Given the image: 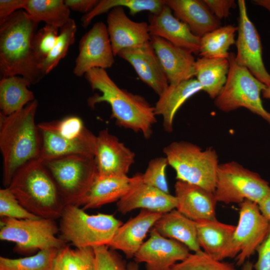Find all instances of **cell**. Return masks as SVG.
Here are the masks:
<instances>
[{
	"label": "cell",
	"mask_w": 270,
	"mask_h": 270,
	"mask_svg": "<svg viewBox=\"0 0 270 270\" xmlns=\"http://www.w3.org/2000/svg\"><path fill=\"white\" fill-rule=\"evenodd\" d=\"M38 22L18 10L0 24V72L2 78L20 75L32 84L46 75L33 48Z\"/></svg>",
	"instance_id": "cell-1"
},
{
	"label": "cell",
	"mask_w": 270,
	"mask_h": 270,
	"mask_svg": "<svg viewBox=\"0 0 270 270\" xmlns=\"http://www.w3.org/2000/svg\"><path fill=\"white\" fill-rule=\"evenodd\" d=\"M84 76L92 90L102 94L88 98L90 107L94 108L102 102L109 104L111 118L116 120L118 126L140 132L146 139L150 138L152 126L156 122L154 106L143 96L118 87L104 69L94 68Z\"/></svg>",
	"instance_id": "cell-2"
},
{
	"label": "cell",
	"mask_w": 270,
	"mask_h": 270,
	"mask_svg": "<svg viewBox=\"0 0 270 270\" xmlns=\"http://www.w3.org/2000/svg\"><path fill=\"white\" fill-rule=\"evenodd\" d=\"M36 99L9 116L0 113V149L3 158V184L7 188L16 171L40 159L41 139L35 116Z\"/></svg>",
	"instance_id": "cell-3"
},
{
	"label": "cell",
	"mask_w": 270,
	"mask_h": 270,
	"mask_svg": "<svg viewBox=\"0 0 270 270\" xmlns=\"http://www.w3.org/2000/svg\"><path fill=\"white\" fill-rule=\"evenodd\" d=\"M8 188L30 212L44 218H60L66 205L40 159L19 168Z\"/></svg>",
	"instance_id": "cell-4"
},
{
	"label": "cell",
	"mask_w": 270,
	"mask_h": 270,
	"mask_svg": "<svg viewBox=\"0 0 270 270\" xmlns=\"http://www.w3.org/2000/svg\"><path fill=\"white\" fill-rule=\"evenodd\" d=\"M37 126L41 139V160L73 154L95 156L97 137L80 118L68 116Z\"/></svg>",
	"instance_id": "cell-5"
},
{
	"label": "cell",
	"mask_w": 270,
	"mask_h": 270,
	"mask_svg": "<svg viewBox=\"0 0 270 270\" xmlns=\"http://www.w3.org/2000/svg\"><path fill=\"white\" fill-rule=\"evenodd\" d=\"M122 222L112 214L90 215L74 205H66L60 218L58 237L76 248L107 246Z\"/></svg>",
	"instance_id": "cell-6"
},
{
	"label": "cell",
	"mask_w": 270,
	"mask_h": 270,
	"mask_svg": "<svg viewBox=\"0 0 270 270\" xmlns=\"http://www.w3.org/2000/svg\"><path fill=\"white\" fill-rule=\"evenodd\" d=\"M42 162L65 205L82 206L97 174L94 156L73 154Z\"/></svg>",
	"instance_id": "cell-7"
},
{
	"label": "cell",
	"mask_w": 270,
	"mask_h": 270,
	"mask_svg": "<svg viewBox=\"0 0 270 270\" xmlns=\"http://www.w3.org/2000/svg\"><path fill=\"white\" fill-rule=\"evenodd\" d=\"M163 152L168 165L176 172V179L198 186L214 193L218 156L210 148L202 150L198 146L186 142H174Z\"/></svg>",
	"instance_id": "cell-8"
},
{
	"label": "cell",
	"mask_w": 270,
	"mask_h": 270,
	"mask_svg": "<svg viewBox=\"0 0 270 270\" xmlns=\"http://www.w3.org/2000/svg\"><path fill=\"white\" fill-rule=\"evenodd\" d=\"M230 69L226 82L214 99L216 106L228 112L245 108L265 120L270 126V113L262 104L260 93L267 86L256 79L245 67L238 65L236 54L230 52Z\"/></svg>",
	"instance_id": "cell-9"
},
{
	"label": "cell",
	"mask_w": 270,
	"mask_h": 270,
	"mask_svg": "<svg viewBox=\"0 0 270 270\" xmlns=\"http://www.w3.org/2000/svg\"><path fill=\"white\" fill-rule=\"evenodd\" d=\"M58 233L54 220L5 217L0 220V240L14 242V250L20 254L31 255L48 248H62L67 242L58 236Z\"/></svg>",
	"instance_id": "cell-10"
},
{
	"label": "cell",
	"mask_w": 270,
	"mask_h": 270,
	"mask_svg": "<svg viewBox=\"0 0 270 270\" xmlns=\"http://www.w3.org/2000/svg\"><path fill=\"white\" fill-rule=\"evenodd\" d=\"M270 189L259 174L234 161L218 165L214 196L218 202L240 204L246 200L258 204Z\"/></svg>",
	"instance_id": "cell-11"
},
{
	"label": "cell",
	"mask_w": 270,
	"mask_h": 270,
	"mask_svg": "<svg viewBox=\"0 0 270 270\" xmlns=\"http://www.w3.org/2000/svg\"><path fill=\"white\" fill-rule=\"evenodd\" d=\"M239 220L222 260L235 258L236 265H242L266 238L270 221L260 212L258 204L246 200L238 204Z\"/></svg>",
	"instance_id": "cell-12"
},
{
	"label": "cell",
	"mask_w": 270,
	"mask_h": 270,
	"mask_svg": "<svg viewBox=\"0 0 270 270\" xmlns=\"http://www.w3.org/2000/svg\"><path fill=\"white\" fill-rule=\"evenodd\" d=\"M239 9L238 38L236 45V63L246 68L259 81L270 86V74L262 58V45L259 34L250 20L244 0H238Z\"/></svg>",
	"instance_id": "cell-13"
},
{
	"label": "cell",
	"mask_w": 270,
	"mask_h": 270,
	"mask_svg": "<svg viewBox=\"0 0 270 270\" xmlns=\"http://www.w3.org/2000/svg\"><path fill=\"white\" fill-rule=\"evenodd\" d=\"M114 56L107 26L102 22H96L80 40L73 72L80 77L94 68H110Z\"/></svg>",
	"instance_id": "cell-14"
},
{
	"label": "cell",
	"mask_w": 270,
	"mask_h": 270,
	"mask_svg": "<svg viewBox=\"0 0 270 270\" xmlns=\"http://www.w3.org/2000/svg\"><path fill=\"white\" fill-rule=\"evenodd\" d=\"M150 232V238L134 256L135 262H145L146 270H170L176 262L183 261L190 254L180 242L163 237L153 228Z\"/></svg>",
	"instance_id": "cell-15"
},
{
	"label": "cell",
	"mask_w": 270,
	"mask_h": 270,
	"mask_svg": "<svg viewBox=\"0 0 270 270\" xmlns=\"http://www.w3.org/2000/svg\"><path fill=\"white\" fill-rule=\"evenodd\" d=\"M95 160L97 175L127 176L135 161V154L108 129L100 130L96 136Z\"/></svg>",
	"instance_id": "cell-16"
},
{
	"label": "cell",
	"mask_w": 270,
	"mask_h": 270,
	"mask_svg": "<svg viewBox=\"0 0 270 270\" xmlns=\"http://www.w3.org/2000/svg\"><path fill=\"white\" fill-rule=\"evenodd\" d=\"M131 178L129 190L118 202L117 208L120 212L126 214L140 208L163 214L176 208L175 196L144 184L142 174L138 173Z\"/></svg>",
	"instance_id": "cell-17"
},
{
	"label": "cell",
	"mask_w": 270,
	"mask_h": 270,
	"mask_svg": "<svg viewBox=\"0 0 270 270\" xmlns=\"http://www.w3.org/2000/svg\"><path fill=\"white\" fill-rule=\"evenodd\" d=\"M150 42L166 74L169 85L174 86L193 78L195 58L192 53L170 42L150 36Z\"/></svg>",
	"instance_id": "cell-18"
},
{
	"label": "cell",
	"mask_w": 270,
	"mask_h": 270,
	"mask_svg": "<svg viewBox=\"0 0 270 270\" xmlns=\"http://www.w3.org/2000/svg\"><path fill=\"white\" fill-rule=\"evenodd\" d=\"M123 8H113L107 16V28L114 56L123 49L141 46L150 38L148 24L132 20Z\"/></svg>",
	"instance_id": "cell-19"
},
{
	"label": "cell",
	"mask_w": 270,
	"mask_h": 270,
	"mask_svg": "<svg viewBox=\"0 0 270 270\" xmlns=\"http://www.w3.org/2000/svg\"><path fill=\"white\" fill-rule=\"evenodd\" d=\"M118 56L128 62L142 82L160 96L169 83L158 56L150 42L120 50Z\"/></svg>",
	"instance_id": "cell-20"
},
{
	"label": "cell",
	"mask_w": 270,
	"mask_h": 270,
	"mask_svg": "<svg viewBox=\"0 0 270 270\" xmlns=\"http://www.w3.org/2000/svg\"><path fill=\"white\" fill-rule=\"evenodd\" d=\"M148 22L150 36H159L198 54L200 38L194 35L186 24L176 18L166 4L159 13L149 15Z\"/></svg>",
	"instance_id": "cell-21"
},
{
	"label": "cell",
	"mask_w": 270,
	"mask_h": 270,
	"mask_svg": "<svg viewBox=\"0 0 270 270\" xmlns=\"http://www.w3.org/2000/svg\"><path fill=\"white\" fill-rule=\"evenodd\" d=\"M176 210L188 218L197 221L216 218L214 193L184 181L178 180L174 184Z\"/></svg>",
	"instance_id": "cell-22"
},
{
	"label": "cell",
	"mask_w": 270,
	"mask_h": 270,
	"mask_svg": "<svg viewBox=\"0 0 270 270\" xmlns=\"http://www.w3.org/2000/svg\"><path fill=\"white\" fill-rule=\"evenodd\" d=\"M162 214L141 209L136 216L118 228L108 246L113 250H122L128 258H133L144 243L148 232Z\"/></svg>",
	"instance_id": "cell-23"
},
{
	"label": "cell",
	"mask_w": 270,
	"mask_h": 270,
	"mask_svg": "<svg viewBox=\"0 0 270 270\" xmlns=\"http://www.w3.org/2000/svg\"><path fill=\"white\" fill-rule=\"evenodd\" d=\"M164 2L173 11L174 16L200 38L221 26L220 20L211 12L203 0H164Z\"/></svg>",
	"instance_id": "cell-24"
},
{
	"label": "cell",
	"mask_w": 270,
	"mask_h": 270,
	"mask_svg": "<svg viewBox=\"0 0 270 270\" xmlns=\"http://www.w3.org/2000/svg\"><path fill=\"white\" fill-rule=\"evenodd\" d=\"M202 90V86L196 78L182 81L178 84L169 85L159 96L154 108L155 114L163 118V127L165 131L173 130L174 116L180 106L190 97Z\"/></svg>",
	"instance_id": "cell-25"
},
{
	"label": "cell",
	"mask_w": 270,
	"mask_h": 270,
	"mask_svg": "<svg viewBox=\"0 0 270 270\" xmlns=\"http://www.w3.org/2000/svg\"><path fill=\"white\" fill-rule=\"evenodd\" d=\"M164 238L176 240L194 252L200 250L196 222L177 210L163 213L153 227Z\"/></svg>",
	"instance_id": "cell-26"
},
{
	"label": "cell",
	"mask_w": 270,
	"mask_h": 270,
	"mask_svg": "<svg viewBox=\"0 0 270 270\" xmlns=\"http://www.w3.org/2000/svg\"><path fill=\"white\" fill-rule=\"evenodd\" d=\"M199 244L203 251L216 260H222V255L232 239L236 226L216 219L196 221Z\"/></svg>",
	"instance_id": "cell-27"
},
{
	"label": "cell",
	"mask_w": 270,
	"mask_h": 270,
	"mask_svg": "<svg viewBox=\"0 0 270 270\" xmlns=\"http://www.w3.org/2000/svg\"><path fill=\"white\" fill-rule=\"evenodd\" d=\"M131 178L124 176H96L82 206L84 210L119 200L129 190Z\"/></svg>",
	"instance_id": "cell-28"
},
{
	"label": "cell",
	"mask_w": 270,
	"mask_h": 270,
	"mask_svg": "<svg viewBox=\"0 0 270 270\" xmlns=\"http://www.w3.org/2000/svg\"><path fill=\"white\" fill-rule=\"evenodd\" d=\"M229 69L228 58H198L194 63V76L202 90L215 99L226 82Z\"/></svg>",
	"instance_id": "cell-29"
},
{
	"label": "cell",
	"mask_w": 270,
	"mask_h": 270,
	"mask_svg": "<svg viewBox=\"0 0 270 270\" xmlns=\"http://www.w3.org/2000/svg\"><path fill=\"white\" fill-rule=\"evenodd\" d=\"M32 83L18 76L2 78L0 81V109L4 116H9L22 109L35 99L28 90Z\"/></svg>",
	"instance_id": "cell-30"
},
{
	"label": "cell",
	"mask_w": 270,
	"mask_h": 270,
	"mask_svg": "<svg viewBox=\"0 0 270 270\" xmlns=\"http://www.w3.org/2000/svg\"><path fill=\"white\" fill-rule=\"evenodd\" d=\"M24 10L34 20L60 29L70 18V10L63 0H28Z\"/></svg>",
	"instance_id": "cell-31"
},
{
	"label": "cell",
	"mask_w": 270,
	"mask_h": 270,
	"mask_svg": "<svg viewBox=\"0 0 270 270\" xmlns=\"http://www.w3.org/2000/svg\"><path fill=\"white\" fill-rule=\"evenodd\" d=\"M238 26L226 25L209 32L200 38L198 55L202 58H228V50L236 44Z\"/></svg>",
	"instance_id": "cell-32"
},
{
	"label": "cell",
	"mask_w": 270,
	"mask_h": 270,
	"mask_svg": "<svg viewBox=\"0 0 270 270\" xmlns=\"http://www.w3.org/2000/svg\"><path fill=\"white\" fill-rule=\"evenodd\" d=\"M164 4V0H101L90 12L82 17L81 23L84 28H86L95 17L118 6L128 8L130 14L134 16L144 10L158 14Z\"/></svg>",
	"instance_id": "cell-33"
},
{
	"label": "cell",
	"mask_w": 270,
	"mask_h": 270,
	"mask_svg": "<svg viewBox=\"0 0 270 270\" xmlns=\"http://www.w3.org/2000/svg\"><path fill=\"white\" fill-rule=\"evenodd\" d=\"M59 249L48 248L19 258L0 256V270H51Z\"/></svg>",
	"instance_id": "cell-34"
},
{
	"label": "cell",
	"mask_w": 270,
	"mask_h": 270,
	"mask_svg": "<svg viewBox=\"0 0 270 270\" xmlns=\"http://www.w3.org/2000/svg\"><path fill=\"white\" fill-rule=\"evenodd\" d=\"M76 30V22L71 18L60 29V34L54 47L41 64L45 75L54 68L66 55L70 46L74 43Z\"/></svg>",
	"instance_id": "cell-35"
},
{
	"label": "cell",
	"mask_w": 270,
	"mask_h": 270,
	"mask_svg": "<svg viewBox=\"0 0 270 270\" xmlns=\"http://www.w3.org/2000/svg\"><path fill=\"white\" fill-rule=\"evenodd\" d=\"M170 270H238L233 263L212 258L202 250L190 254L183 261L176 263Z\"/></svg>",
	"instance_id": "cell-36"
},
{
	"label": "cell",
	"mask_w": 270,
	"mask_h": 270,
	"mask_svg": "<svg viewBox=\"0 0 270 270\" xmlns=\"http://www.w3.org/2000/svg\"><path fill=\"white\" fill-rule=\"evenodd\" d=\"M0 216L16 219L41 218L26 210L8 187L0 190Z\"/></svg>",
	"instance_id": "cell-37"
},
{
	"label": "cell",
	"mask_w": 270,
	"mask_h": 270,
	"mask_svg": "<svg viewBox=\"0 0 270 270\" xmlns=\"http://www.w3.org/2000/svg\"><path fill=\"white\" fill-rule=\"evenodd\" d=\"M168 164L166 157H158L151 160L146 172L142 174L143 182L165 193L169 194L165 176L166 168Z\"/></svg>",
	"instance_id": "cell-38"
},
{
	"label": "cell",
	"mask_w": 270,
	"mask_h": 270,
	"mask_svg": "<svg viewBox=\"0 0 270 270\" xmlns=\"http://www.w3.org/2000/svg\"><path fill=\"white\" fill-rule=\"evenodd\" d=\"M59 30L58 28L46 24L36 34L33 40V48L41 64L54 47L60 34Z\"/></svg>",
	"instance_id": "cell-39"
},
{
	"label": "cell",
	"mask_w": 270,
	"mask_h": 270,
	"mask_svg": "<svg viewBox=\"0 0 270 270\" xmlns=\"http://www.w3.org/2000/svg\"><path fill=\"white\" fill-rule=\"evenodd\" d=\"M107 246L92 247L95 253V270H128L125 262Z\"/></svg>",
	"instance_id": "cell-40"
},
{
	"label": "cell",
	"mask_w": 270,
	"mask_h": 270,
	"mask_svg": "<svg viewBox=\"0 0 270 270\" xmlns=\"http://www.w3.org/2000/svg\"><path fill=\"white\" fill-rule=\"evenodd\" d=\"M80 258V248L72 250L66 246L59 249L51 270H79Z\"/></svg>",
	"instance_id": "cell-41"
},
{
	"label": "cell",
	"mask_w": 270,
	"mask_h": 270,
	"mask_svg": "<svg viewBox=\"0 0 270 270\" xmlns=\"http://www.w3.org/2000/svg\"><path fill=\"white\" fill-rule=\"evenodd\" d=\"M211 12L218 19L226 18L230 14V10L236 7L234 0H203Z\"/></svg>",
	"instance_id": "cell-42"
},
{
	"label": "cell",
	"mask_w": 270,
	"mask_h": 270,
	"mask_svg": "<svg viewBox=\"0 0 270 270\" xmlns=\"http://www.w3.org/2000/svg\"><path fill=\"white\" fill-rule=\"evenodd\" d=\"M256 251L258 254V258L256 262L254 264V268L255 270H270V224L266 238Z\"/></svg>",
	"instance_id": "cell-43"
},
{
	"label": "cell",
	"mask_w": 270,
	"mask_h": 270,
	"mask_svg": "<svg viewBox=\"0 0 270 270\" xmlns=\"http://www.w3.org/2000/svg\"><path fill=\"white\" fill-rule=\"evenodd\" d=\"M28 2V0H0V24L14 12L24 10Z\"/></svg>",
	"instance_id": "cell-44"
},
{
	"label": "cell",
	"mask_w": 270,
	"mask_h": 270,
	"mask_svg": "<svg viewBox=\"0 0 270 270\" xmlns=\"http://www.w3.org/2000/svg\"><path fill=\"white\" fill-rule=\"evenodd\" d=\"M98 0H65L66 5L70 10L84 13L90 12L98 4Z\"/></svg>",
	"instance_id": "cell-45"
},
{
	"label": "cell",
	"mask_w": 270,
	"mask_h": 270,
	"mask_svg": "<svg viewBox=\"0 0 270 270\" xmlns=\"http://www.w3.org/2000/svg\"><path fill=\"white\" fill-rule=\"evenodd\" d=\"M80 249V258L79 270H95V253L92 247Z\"/></svg>",
	"instance_id": "cell-46"
},
{
	"label": "cell",
	"mask_w": 270,
	"mask_h": 270,
	"mask_svg": "<svg viewBox=\"0 0 270 270\" xmlns=\"http://www.w3.org/2000/svg\"><path fill=\"white\" fill-rule=\"evenodd\" d=\"M258 205L262 215L270 221V189Z\"/></svg>",
	"instance_id": "cell-47"
},
{
	"label": "cell",
	"mask_w": 270,
	"mask_h": 270,
	"mask_svg": "<svg viewBox=\"0 0 270 270\" xmlns=\"http://www.w3.org/2000/svg\"><path fill=\"white\" fill-rule=\"evenodd\" d=\"M252 2L256 5L265 8L270 12V0H254Z\"/></svg>",
	"instance_id": "cell-48"
},
{
	"label": "cell",
	"mask_w": 270,
	"mask_h": 270,
	"mask_svg": "<svg viewBox=\"0 0 270 270\" xmlns=\"http://www.w3.org/2000/svg\"><path fill=\"white\" fill-rule=\"evenodd\" d=\"M253 262L247 260L242 264V270H253Z\"/></svg>",
	"instance_id": "cell-49"
},
{
	"label": "cell",
	"mask_w": 270,
	"mask_h": 270,
	"mask_svg": "<svg viewBox=\"0 0 270 270\" xmlns=\"http://www.w3.org/2000/svg\"><path fill=\"white\" fill-rule=\"evenodd\" d=\"M128 270H138V266L137 262H131L126 266Z\"/></svg>",
	"instance_id": "cell-50"
},
{
	"label": "cell",
	"mask_w": 270,
	"mask_h": 270,
	"mask_svg": "<svg viewBox=\"0 0 270 270\" xmlns=\"http://www.w3.org/2000/svg\"><path fill=\"white\" fill-rule=\"evenodd\" d=\"M262 92L264 98L270 100V86H267Z\"/></svg>",
	"instance_id": "cell-51"
}]
</instances>
